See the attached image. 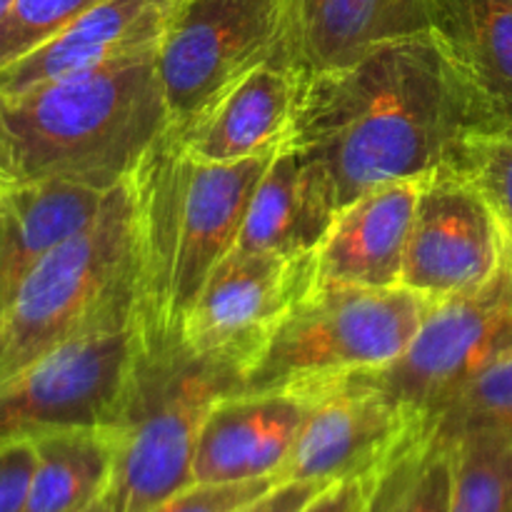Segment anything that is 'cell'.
I'll list each match as a JSON object with an SVG mask.
<instances>
[{
  "label": "cell",
  "mask_w": 512,
  "mask_h": 512,
  "mask_svg": "<svg viewBox=\"0 0 512 512\" xmlns=\"http://www.w3.org/2000/svg\"><path fill=\"white\" fill-rule=\"evenodd\" d=\"M168 133L155 53L0 93V165L15 185L60 178L108 193Z\"/></svg>",
  "instance_id": "2"
},
{
  "label": "cell",
  "mask_w": 512,
  "mask_h": 512,
  "mask_svg": "<svg viewBox=\"0 0 512 512\" xmlns=\"http://www.w3.org/2000/svg\"><path fill=\"white\" fill-rule=\"evenodd\" d=\"M238 390H243L238 363L193 353L183 338L143 343L133 335L123 403L108 425L113 510L148 512L193 485L200 425L220 398Z\"/></svg>",
  "instance_id": "5"
},
{
  "label": "cell",
  "mask_w": 512,
  "mask_h": 512,
  "mask_svg": "<svg viewBox=\"0 0 512 512\" xmlns=\"http://www.w3.org/2000/svg\"><path fill=\"white\" fill-rule=\"evenodd\" d=\"M103 0H13L0 15V68L15 63Z\"/></svg>",
  "instance_id": "26"
},
{
  "label": "cell",
  "mask_w": 512,
  "mask_h": 512,
  "mask_svg": "<svg viewBox=\"0 0 512 512\" xmlns=\"http://www.w3.org/2000/svg\"><path fill=\"white\" fill-rule=\"evenodd\" d=\"M275 153L228 165L193 163L168 133L145 155L130 175L140 253L135 338H180L190 303L238 245L250 200Z\"/></svg>",
  "instance_id": "3"
},
{
  "label": "cell",
  "mask_w": 512,
  "mask_h": 512,
  "mask_svg": "<svg viewBox=\"0 0 512 512\" xmlns=\"http://www.w3.org/2000/svg\"><path fill=\"white\" fill-rule=\"evenodd\" d=\"M33 460V440L0 445V512H23Z\"/></svg>",
  "instance_id": "28"
},
{
  "label": "cell",
  "mask_w": 512,
  "mask_h": 512,
  "mask_svg": "<svg viewBox=\"0 0 512 512\" xmlns=\"http://www.w3.org/2000/svg\"><path fill=\"white\" fill-rule=\"evenodd\" d=\"M15 188V183H13V178H10L8 173H5V168L3 165H0V200L5 198V195L10 193V190Z\"/></svg>",
  "instance_id": "31"
},
{
  "label": "cell",
  "mask_w": 512,
  "mask_h": 512,
  "mask_svg": "<svg viewBox=\"0 0 512 512\" xmlns=\"http://www.w3.org/2000/svg\"><path fill=\"white\" fill-rule=\"evenodd\" d=\"M370 480L373 478H353L325 485L298 512H363L365 498H368L370 490Z\"/></svg>",
  "instance_id": "29"
},
{
  "label": "cell",
  "mask_w": 512,
  "mask_h": 512,
  "mask_svg": "<svg viewBox=\"0 0 512 512\" xmlns=\"http://www.w3.org/2000/svg\"><path fill=\"white\" fill-rule=\"evenodd\" d=\"M440 0H285L280 63L298 75L355 63L393 40L435 33Z\"/></svg>",
  "instance_id": "14"
},
{
  "label": "cell",
  "mask_w": 512,
  "mask_h": 512,
  "mask_svg": "<svg viewBox=\"0 0 512 512\" xmlns=\"http://www.w3.org/2000/svg\"><path fill=\"white\" fill-rule=\"evenodd\" d=\"M423 178L385 183L345 205L315 250V285L398 288Z\"/></svg>",
  "instance_id": "15"
},
{
  "label": "cell",
  "mask_w": 512,
  "mask_h": 512,
  "mask_svg": "<svg viewBox=\"0 0 512 512\" xmlns=\"http://www.w3.org/2000/svg\"><path fill=\"white\" fill-rule=\"evenodd\" d=\"M133 328L73 340L0 383V445L70 428H108L123 403Z\"/></svg>",
  "instance_id": "9"
},
{
  "label": "cell",
  "mask_w": 512,
  "mask_h": 512,
  "mask_svg": "<svg viewBox=\"0 0 512 512\" xmlns=\"http://www.w3.org/2000/svg\"><path fill=\"white\" fill-rule=\"evenodd\" d=\"M512 358V253L485 285L430 310L398 360L360 378L420 423L460 385Z\"/></svg>",
  "instance_id": "8"
},
{
  "label": "cell",
  "mask_w": 512,
  "mask_h": 512,
  "mask_svg": "<svg viewBox=\"0 0 512 512\" xmlns=\"http://www.w3.org/2000/svg\"><path fill=\"white\" fill-rule=\"evenodd\" d=\"M435 35L483 118L512 123V0H440Z\"/></svg>",
  "instance_id": "20"
},
{
  "label": "cell",
  "mask_w": 512,
  "mask_h": 512,
  "mask_svg": "<svg viewBox=\"0 0 512 512\" xmlns=\"http://www.w3.org/2000/svg\"><path fill=\"white\" fill-rule=\"evenodd\" d=\"M85 512H115V510H113V505H110L108 495H105V498L100 500V503H95L93 508H90V510H85Z\"/></svg>",
  "instance_id": "32"
},
{
  "label": "cell",
  "mask_w": 512,
  "mask_h": 512,
  "mask_svg": "<svg viewBox=\"0 0 512 512\" xmlns=\"http://www.w3.org/2000/svg\"><path fill=\"white\" fill-rule=\"evenodd\" d=\"M285 0H170L155 45L170 133L188 130L238 80L283 53Z\"/></svg>",
  "instance_id": "7"
},
{
  "label": "cell",
  "mask_w": 512,
  "mask_h": 512,
  "mask_svg": "<svg viewBox=\"0 0 512 512\" xmlns=\"http://www.w3.org/2000/svg\"><path fill=\"white\" fill-rule=\"evenodd\" d=\"M508 250V233L483 195L440 165L420 183L400 285L438 305L488 283Z\"/></svg>",
  "instance_id": "10"
},
{
  "label": "cell",
  "mask_w": 512,
  "mask_h": 512,
  "mask_svg": "<svg viewBox=\"0 0 512 512\" xmlns=\"http://www.w3.org/2000/svg\"><path fill=\"white\" fill-rule=\"evenodd\" d=\"M138 218L128 183L98 218L45 255L0 313V383L65 343L133 328L138 310Z\"/></svg>",
  "instance_id": "4"
},
{
  "label": "cell",
  "mask_w": 512,
  "mask_h": 512,
  "mask_svg": "<svg viewBox=\"0 0 512 512\" xmlns=\"http://www.w3.org/2000/svg\"><path fill=\"white\" fill-rule=\"evenodd\" d=\"M333 205L308 165L280 145L255 188L235 248L298 258L318 250L335 220Z\"/></svg>",
  "instance_id": "19"
},
{
  "label": "cell",
  "mask_w": 512,
  "mask_h": 512,
  "mask_svg": "<svg viewBox=\"0 0 512 512\" xmlns=\"http://www.w3.org/2000/svg\"><path fill=\"white\" fill-rule=\"evenodd\" d=\"M168 3H170V0H168Z\"/></svg>",
  "instance_id": "35"
},
{
  "label": "cell",
  "mask_w": 512,
  "mask_h": 512,
  "mask_svg": "<svg viewBox=\"0 0 512 512\" xmlns=\"http://www.w3.org/2000/svg\"><path fill=\"white\" fill-rule=\"evenodd\" d=\"M423 430L448 443L470 433L512 438V358L460 385L425 418Z\"/></svg>",
  "instance_id": "24"
},
{
  "label": "cell",
  "mask_w": 512,
  "mask_h": 512,
  "mask_svg": "<svg viewBox=\"0 0 512 512\" xmlns=\"http://www.w3.org/2000/svg\"><path fill=\"white\" fill-rule=\"evenodd\" d=\"M108 195L48 178L18 183L0 200V313L45 255L98 218Z\"/></svg>",
  "instance_id": "18"
},
{
  "label": "cell",
  "mask_w": 512,
  "mask_h": 512,
  "mask_svg": "<svg viewBox=\"0 0 512 512\" xmlns=\"http://www.w3.org/2000/svg\"><path fill=\"white\" fill-rule=\"evenodd\" d=\"M488 123L438 35L393 40L355 63L300 75L288 145L335 213L368 190L423 178Z\"/></svg>",
  "instance_id": "1"
},
{
  "label": "cell",
  "mask_w": 512,
  "mask_h": 512,
  "mask_svg": "<svg viewBox=\"0 0 512 512\" xmlns=\"http://www.w3.org/2000/svg\"><path fill=\"white\" fill-rule=\"evenodd\" d=\"M453 445L450 512H512V438L470 433Z\"/></svg>",
  "instance_id": "23"
},
{
  "label": "cell",
  "mask_w": 512,
  "mask_h": 512,
  "mask_svg": "<svg viewBox=\"0 0 512 512\" xmlns=\"http://www.w3.org/2000/svg\"><path fill=\"white\" fill-rule=\"evenodd\" d=\"M10 3H13V0H0V15H3L5 10H8Z\"/></svg>",
  "instance_id": "33"
},
{
  "label": "cell",
  "mask_w": 512,
  "mask_h": 512,
  "mask_svg": "<svg viewBox=\"0 0 512 512\" xmlns=\"http://www.w3.org/2000/svg\"><path fill=\"white\" fill-rule=\"evenodd\" d=\"M313 405L305 390H238L205 415L193 458L195 483L278 478Z\"/></svg>",
  "instance_id": "13"
},
{
  "label": "cell",
  "mask_w": 512,
  "mask_h": 512,
  "mask_svg": "<svg viewBox=\"0 0 512 512\" xmlns=\"http://www.w3.org/2000/svg\"><path fill=\"white\" fill-rule=\"evenodd\" d=\"M278 483V478L243 480V483H193L148 512H233L253 503Z\"/></svg>",
  "instance_id": "27"
},
{
  "label": "cell",
  "mask_w": 512,
  "mask_h": 512,
  "mask_svg": "<svg viewBox=\"0 0 512 512\" xmlns=\"http://www.w3.org/2000/svg\"><path fill=\"white\" fill-rule=\"evenodd\" d=\"M33 475L23 512H85L108 495L113 438L108 428H70L33 440Z\"/></svg>",
  "instance_id": "21"
},
{
  "label": "cell",
  "mask_w": 512,
  "mask_h": 512,
  "mask_svg": "<svg viewBox=\"0 0 512 512\" xmlns=\"http://www.w3.org/2000/svg\"><path fill=\"white\" fill-rule=\"evenodd\" d=\"M300 95V75L265 63L225 90L188 130L173 135L193 163L228 165L273 153L288 140Z\"/></svg>",
  "instance_id": "16"
},
{
  "label": "cell",
  "mask_w": 512,
  "mask_h": 512,
  "mask_svg": "<svg viewBox=\"0 0 512 512\" xmlns=\"http://www.w3.org/2000/svg\"><path fill=\"white\" fill-rule=\"evenodd\" d=\"M453 445L420 430L370 480L363 512H450Z\"/></svg>",
  "instance_id": "22"
},
{
  "label": "cell",
  "mask_w": 512,
  "mask_h": 512,
  "mask_svg": "<svg viewBox=\"0 0 512 512\" xmlns=\"http://www.w3.org/2000/svg\"><path fill=\"white\" fill-rule=\"evenodd\" d=\"M315 285V253L285 258L235 248L210 273L183 318L193 353L238 363L245 373L275 325Z\"/></svg>",
  "instance_id": "12"
},
{
  "label": "cell",
  "mask_w": 512,
  "mask_h": 512,
  "mask_svg": "<svg viewBox=\"0 0 512 512\" xmlns=\"http://www.w3.org/2000/svg\"><path fill=\"white\" fill-rule=\"evenodd\" d=\"M510 253H512V240H510Z\"/></svg>",
  "instance_id": "34"
},
{
  "label": "cell",
  "mask_w": 512,
  "mask_h": 512,
  "mask_svg": "<svg viewBox=\"0 0 512 512\" xmlns=\"http://www.w3.org/2000/svg\"><path fill=\"white\" fill-rule=\"evenodd\" d=\"M498 215L512 240V123H475L460 135L448 163Z\"/></svg>",
  "instance_id": "25"
},
{
  "label": "cell",
  "mask_w": 512,
  "mask_h": 512,
  "mask_svg": "<svg viewBox=\"0 0 512 512\" xmlns=\"http://www.w3.org/2000/svg\"><path fill=\"white\" fill-rule=\"evenodd\" d=\"M168 0H103L15 63L0 68V93L88 73L118 60L155 53Z\"/></svg>",
  "instance_id": "17"
},
{
  "label": "cell",
  "mask_w": 512,
  "mask_h": 512,
  "mask_svg": "<svg viewBox=\"0 0 512 512\" xmlns=\"http://www.w3.org/2000/svg\"><path fill=\"white\" fill-rule=\"evenodd\" d=\"M323 488V483H278L268 493L255 498L253 503L243 505V508L233 512H298Z\"/></svg>",
  "instance_id": "30"
},
{
  "label": "cell",
  "mask_w": 512,
  "mask_h": 512,
  "mask_svg": "<svg viewBox=\"0 0 512 512\" xmlns=\"http://www.w3.org/2000/svg\"><path fill=\"white\" fill-rule=\"evenodd\" d=\"M313 405L280 468V483L375 478L423 430L418 415L360 375L305 390Z\"/></svg>",
  "instance_id": "11"
},
{
  "label": "cell",
  "mask_w": 512,
  "mask_h": 512,
  "mask_svg": "<svg viewBox=\"0 0 512 512\" xmlns=\"http://www.w3.org/2000/svg\"><path fill=\"white\" fill-rule=\"evenodd\" d=\"M433 308L403 285H313L245 365L243 390H313L385 368L408 350Z\"/></svg>",
  "instance_id": "6"
}]
</instances>
